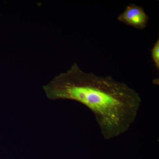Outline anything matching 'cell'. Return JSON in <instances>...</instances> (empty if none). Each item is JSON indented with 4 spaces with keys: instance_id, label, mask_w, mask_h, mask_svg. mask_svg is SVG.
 Returning <instances> with one entry per match:
<instances>
[{
    "instance_id": "6da1fadb",
    "label": "cell",
    "mask_w": 159,
    "mask_h": 159,
    "mask_svg": "<svg viewBox=\"0 0 159 159\" xmlns=\"http://www.w3.org/2000/svg\"><path fill=\"white\" fill-rule=\"evenodd\" d=\"M51 100L79 102L92 111L106 140L125 133L135 121L141 104L140 94L111 76H99L82 70L77 63L44 86Z\"/></svg>"
},
{
    "instance_id": "3957f363",
    "label": "cell",
    "mask_w": 159,
    "mask_h": 159,
    "mask_svg": "<svg viewBox=\"0 0 159 159\" xmlns=\"http://www.w3.org/2000/svg\"><path fill=\"white\" fill-rule=\"evenodd\" d=\"M152 57L157 70H159V39L157 40L151 50Z\"/></svg>"
},
{
    "instance_id": "7a4b0ae2",
    "label": "cell",
    "mask_w": 159,
    "mask_h": 159,
    "mask_svg": "<svg viewBox=\"0 0 159 159\" xmlns=\"http://www.w3.org/2000/svg\"><path fill=\"white\" fill-rule=\"evenodd\" d=\"M118 20L127 25L143 30L147 27L149 16L142 7L130 4L119 15Z\"/></svg>"
}]
</instances>
